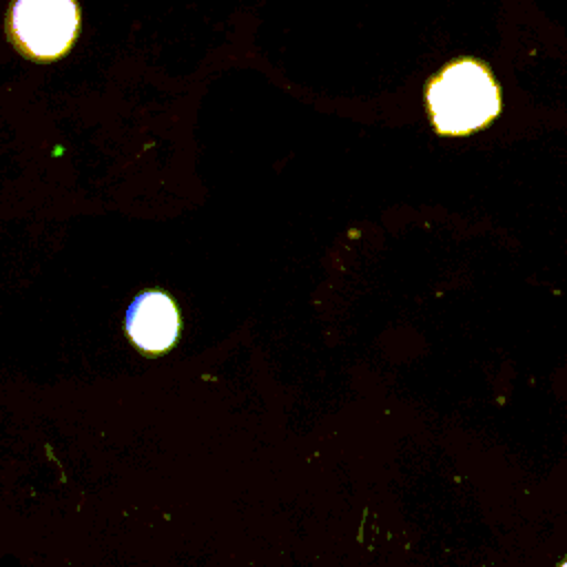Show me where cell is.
<instances>
[{
    "label": "cell",
    "mask_w": 567,
    "mask_h": 567,
    "mask_svg": "<svg viewBox=\"0 0 567 567\" xmlns=\"http://www.w3.org/2000/svg\"><path fill=\"white\" fill-rule=\"evenodd\" d=\"M434 126L445 135H465L489 124L501 109V91L485 64L456 60L427 86Z\"/></svg>",
    "instance_id": "cell-1"
},
{
    "label": "cell",
    "mask_w": 567,
    "mask_h": 567,
    "mask_svg": "<svg viewBox=\"0 0 567 567\" xmlns=\"http://www.w3.org/2000/svg\"><path fill=\"white\" fill-rule=\"evenodd\" d=\"M11 31L22 51L51 60L62 55L78 31V7L73 0H16Z\"/></svg>",
    "instance_id": "cell-2"
},
{
    "label": "cell",
    "mask_w": 567,
    "mask_h": 567,
    "mask_svg": "<svg viewBox=\"0 0 567 567\" xmlns=\"http://www.w3.org/2000/svg\"><path fill=\"white\" fill-rule=\"evenodd\" d=\"M126 330L142 352L159 354L168 350L179 334V312L164 292L148 290L128 308Z\"/></svg>",
    "instance_id": "cell-3"
},
{
    "label": "cell",
    "mask_w": 567,
    "mask_h": 567,
    "mask_svg": "<svg viewBox=\"0 0 567 567\" xmlns=\"http://www.w3.org/2000/svg\"><path fill=\"white\" fill-rule=\"evenodd\" d=\"M558 567H567V558H565V560H563Z\"/></svg>",
    "instance_id": "cell-4"
}]
</instances>
